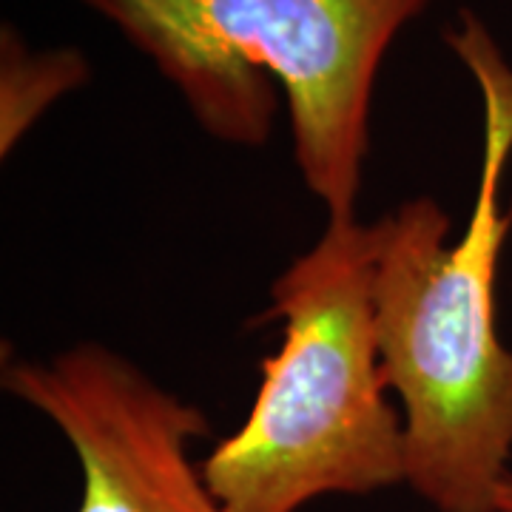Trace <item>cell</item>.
I'll return each instance as SVG.
<instances>
[{"label": "cell", "mask_w": 512, "mask_h": 512, "mask_svg": "<svg viewBox=\"0 0 512 512\" xmlns=\"http://www.w3.org/2000/svg\"><path fill=\"white\" fill-rule=\"evenodd\" d=\"M3 390L46 416L80 464L77 512H225L188 456L208 436L197 404L100 342L3 359Z\"/></svg>", "instance_id": "cell-4"}, {"label": "cell", "mask_w": 512, "mask_h": 512, "mask_svg": "<svg viewBox=\"0 0 512 512\" xmlns=\"http://www.w3.org/2000/svg\"><path fill=\"white\" fill-rule=\"evenodd\" d=\"M370 285L373 228L359 220H328L274 279L268 319L282 325L279 350L259 365L245 421L200 464L225 512H299L322 495L407 484Z\"/></svg>", "instance_id": "cell-3"}, {"label": "cell", "mask_w": 512, "mask_h": 512, "mask_svg": "<svg viewBox=\"0 0 512 512\" xmlns=\"http://www.w3.org/2000/svg\"><path fill=\"white\" fill-rule=\"evenodd\" d=\"M92 66L83 52L32 49L12 23L0 29V157L6 160L35 123L89 83Z\"/></svg>", "instance_id": "cell-5"}, {"label": "cell", "mask_w": 512, "mask_h": 512, "mask_svg": "<svg viewBox=\"0 0 512 512\" xmlns=\"http://www.w3.org/2000/svg\"><path fill=\"white\" fill-rule=\"evenodd\" d=\"M495 512H512V470L510 476L504 478L498 498H495Z\"/></svg>", "instance_id": "cell-6"}, {"label": "cell", "mask_w": 512, "mask_h": 512, "mask_svg": "<svg viewBox=\"0 0 512 512\" xmlns=\"http://www.w3.org/2000/svg\"><path fill=\"white\" fill-rule=\"evenodd\" d=\"M444 43L473 72L484 140L473 214L450 242L433 197L373 222V322L387 387L399 396L407 487L436 512H495L510 476L512 350L498 336V262L512 214L501 180L512 154V66L476 12Z\"/></svg>", "instance_id": "cell-1"}, {"label": "cell", "mask_w": 512, "mask_h": 512, "mask_svg": "<svg viewBox=\"0 0 512 512\" xmlns=\"http://www.w3.org/2000/svg\"><path fill=\"white\" fill-rule=\"evenodd\" d=\"M106 18L217 143L265 146L288 100L293 160L328 220L362 194L382 60L433 0H77Z\"/></svg>", "instance_id": "cell-2"}]
</instances>
